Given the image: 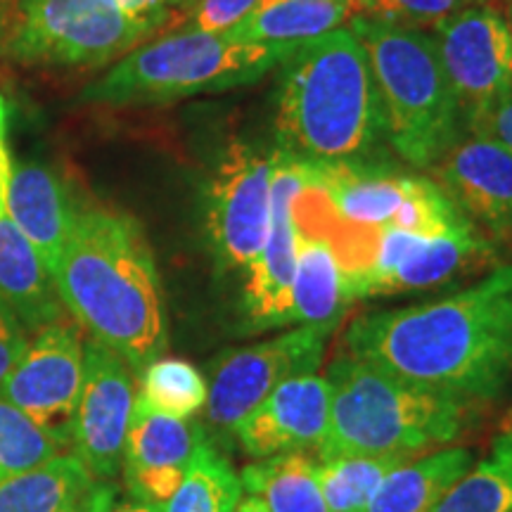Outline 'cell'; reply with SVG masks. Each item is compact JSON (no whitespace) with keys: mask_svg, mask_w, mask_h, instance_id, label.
<instances>
[{"mask_svg":"<svg viewBox=\"0 0 512 512\" xmlns=\"http://www.w3.org/2000/svg\"><path fill=\"white\" fill-rule=\"evenodd\" d=\"M505 432H512V413H510V418H508V422H505Z\"/></svg>","mask_w":512,"mask_h":512,"instance_id":"cell-38","label":"cell"},{"mask_svg":"<svg viewBox=\"0 0 512 512\" xmlns=\"http://www.w3.org/2000/svg\"><path fill=\"white\" fill-rule=\"evenodd\" d=\"M121 10L138 19L166 24L171 19V0H112Z\"/></svg>","mask_w":512,"mask_h":512,"instance_id":"cell-32","label":"cell"},{"mask_svg":"<svg viewBox=\"0 0 512 512\" xmlns=\"http://www.w3.org/2000/svg\"><path fill=\"white\" fill-rule=\"evenodd\" d=\"M354 17L413 31H434L472 0H351Z\"/></svg>","mask_w":512,"mask_h":512,"instance_id":"cell-29","label":"cell"},{"mask_svg":"<svg viewBox=\"0 0 512 512\" xmlns=\"http://www.w3.org/2000/svg\"><path fill=\"white\" fill-rule=\"evenodd\" d=\"M472 3H494V0H472Z\"/></svg>","mask_w":512,"mask_h":512,"instance_id":"cell-40","label":"cell"},{"mask_svg":"<svg viewBox=\"0 0 512 512\" xmlns=\"http://www.w3.org/2000/svg\"><path fill=\"white\" fill-rule=\"evenodd\" d=\"M465 133L512 88V31L496 3H470L432 31Z\"/></svg>","mask_w":512,"mask_h":512,"instance_id":"cell-10","label":"cell"},{"mask_svg":"<svg viewBox=\"0 0 512 512\" xmlns=\"http://www.w3.org/2000/svg\"><path fill=\"white\" fill-rule=\"evenodd\" d=\"M10 159H8V150H5V110H3V100H0V190L8 188V178H10Z\"/></svg>","mask_w":512,"mask_h":512,"instance_id":"cell-33","label":"cell"},{"mask_svg":"<svg viewBox=\"0 0 512 512\" xmlns=\"http://www.w3.org/2000/svg\"><path fill=\"white\" fill-rule=\"evenodd\" d=\"M292 50L245 43L230 34L176 29L117 60L110 72L83 88L81 102L169 105L195 95L223 93L261 81Z\"/></svg>","mask_w":512,"mask_h":512,"instance_id":"cell-6","label":"cell"},{"mask_svg":"<svg viewBox=\"0 0 512 512\" xmlns=\"http://www.w3.org/2000/svg\"><path fill=\"white\" fill-rule=\"evenodd\" d=\"M351 17V0H261L259 8L228 34L245 43L297 48L339 29Z\"/></svg>","mask_w":512,"mask_h":512,"instance_id":"cell-22","label":"cell"},{"mask_svg":"<svg viewBox=\"0 0 512 512\" xmlns=\"http://www.w3.org/2000/svg\"><path fill=\"white\" fill-rule=\"evenodd\" d=\"M344 351L467 406L494 403L512 384V266L432 302L358 316Z\"/></svg>","mask_w":512,"mask_h":512,"instance_id":"cell-1","label":"cell"},{"mask_svg":"<svg viewBox=\"0 0 512 512\" xmlns=\"http://www.w3.org/2000/svg\"><path fill=\"white\" fill-rule=\"evenodd\" d=\"M439 185L491 238L512 242V152L482 133H463L439 159Z\"/></svg>","mask_w":512,"mask_h":512,"instance_id":"cell-15","label":"cell"},{"mask_svg":"<svg viewBox=\"0 0 512 512\" xmlns=\"http://www.w3.org/2000/svg\"><path fill=\"white\" fill-rule=\"evenodd\" d=\"M107 512H162L159 505H150V503H143V501H124V503H112Z\"/></svg>","mask_w":512,"mask_h":512,"instance_id":"cell-34","label":"cell"},{"mask_svg":"<svg viewBox=\"0 0 512 512\" xmlns=\"http://www.w3.org/2000/svg\"><path fill=\"white\" fill-rule=\"evenodd\" d=\"M190 0H171V5H188Z\"/></svg>","mask_w":512,"mask_h":512,"instance_id":"cell-39","label":"cell"},{"mask_svg":"<svg viewBox=\"0 0 512 512\" xmlns=\"http://www.w3.org/2000/svg\"><path fill=\"white\" fill-rule=\"evenodd\" d=\"M207 380L183 358H155L143 368L136 399L152 411L190 420L207 406Z\"/></svg>","mask_w":512,"mask_h":512,"instance_id":"cell-27","label":"cell"},{"mask_svg":"<svg viewBox=\"0 0 512 512\" xmlns=\"http://www.w3.org/2000/svg\"><path fill=\"white\" fill-rule=\"evenodd\" d=\"M349 29L373 69L387 143L415 169H434L465 133L434 38L363 17Z\"/></svg>","mask_w":512,"mask_h":512,"instance_id":"cell-5","label":"cell"},{"mask_svg":"<svg viewBox=\"0 0 512 512\" xmlns=\"http://www.w3.org/2000/svg\"><path fill=\"white\" fill-rule=\"evenodd\" d=\"M489 259L491 245L477 226L439 235V238L415 235L392 271L373 287L370 297H392V294L444 285Z\"/></svg>","mask_w":512,"mask_h":512,"instance_id":"cell-20","label":"cell"},{"mask_svg":"<svg viewBox=\"0 0 512 512\" xmlns=\"http://www.w3.org/2000/svg\"><path fill=\"white\" fill-rule=\"evenodd\" d=\"M114 501L117 486L64 453L0 482V512H107Z\"/></svg>","mask_w":512,"mask_h":512,"instance_id":"cell-18","label":"cell"},{"mask_svg":"<svg viewBox=\"0 0 512 512\" xmlns=\"http://www.w3.org/2000/svg\"><path fill=\"white\" fill-rule=\"evenodd\" d=\"M328 377L306 373L280 384L233 430L247 456L266 460L287 453L318 451L328 432Z\"/></svg>","mask_w":512,"mask_h":512,"instance_id":"cell-14","label":"cell"},{"mask_svg":"<svg viewBox=\"0 0 512 512\" xmlns=\"http://www.w3.org/2000/svg\"><path fill=\"white\" fill-rule=\"evenodd\" d=\"M235 512H271L266 508V503L261 501L259 496H254V494H247L245 498H240V503H238V510Z\"/></svg>","mask_w":512,"mask_h":512,"instance_id":"cell-35","label":"cell"},{"mask_svg":"<svg viewBox=\"0 0 512 512\" xmlns=\"http://www.w3.org/2000/svg\"><path fill=\"white\" fill-rule=\"evenodd\" d=\"M330 325H297L264 342L228 349L211 368L207 418L233 434L240 420L292 377L316 373L323 363Z\"/></svg>","mask_w":512,"mask_h":512,"instance_id":"cell-9","label":"cell"},{"mask_svg":"<svg viewBox=\"0 0 512 512\" xmlns=\"http://www.w3.org/2000/svg\"><path fill=\"white\" fill-rule=\"evenodd\" d=\"M472 465L475 453L465 446H444L403 460L375 491L366 512H430Z\"/></svg>","mask_w":512,"mask_h":512,"instance_id":"cell-21","label":"cell"},{"mask_svg":"<svg viewBox=\"0 0 512 512\" xmlns=\"http://www.w3.org/2000/svg\"><path fill=\"white\" fill-rule=\"evenodd\" d=\"M86 344L76 325L55 320L36 332L15 368L5 377L0 396L38 425L69 441L76 401L83 384Z\"/></svg>","mask_w":512,"mask_h":512,"instance_id":"cell-13","label":"cell"},{"mask_svg":"<svg viewBox=\"0 0 512 512\" xmlns=\"http://www.w3.org/2000/svg\"><path fill=\"white\" fill-rule=\"evenodd\" d=\"M275 140L311 162L366 159L384 136L368 55L349 27L299 43L278 64Z\"/></svg>","mask_w":512,"mask_h":512,"instance_id":"cell-3","label":"cell"},{"mask_svg":"<svg viewBox=\"0 0 512 512\" xmlns=\"http://www.w3.org/2000/svg\"><path fill=\"white\" fill-rule=\"evenodd\" d=\"M27 330L19 325L8 306L0 302V387H3L5 377L15 368L19 356L27 349Z\"/></svg>","mask_w":512,"mask_h":512,"instance_id":"cell-31","label":"cell"},{"mask_svg":"<svg viewBox=\"0 0 512 512\" xmlns=\"http://www.w3.org/2000/svg\"><path fill=\"white\" fill-rule=\"evenodd\" d=\"M273 152L233 138L204 190V235L216 266L247 271L271 228Z\"/></svg>","mask_w":512,"mask_h":512,"instance_id":"cell-8","label":"cell"},{"mask_svg":"<svg viewBox=\"0 0 512 512\" xmlns=\"http://www.w3.org/2000/svg\"><path fill=\"white\" fill-rule=\"evenodd\" d=\"M76 211L60 176L46 164L22 162L10 166L5 188V214L22 230L50 275L55 273L62 249L67 245Z\"/></svg>","mask_w":512,"mask_h":512,"instance_id":"cell-17","label":"cell"},{"mask_svg":"<svg viewBox=\"0 0 512 512\" xmlns=\"http://www.w3.org/2000/svg\"><path fill=\"white\" fill-rule=\"evenodd\" d=\"M0 3H3V0H0ZM0 34H3V19H0Z\"/></svg>","mask_w":512,"mask_h":512,"instance_id":"cell-41","label":"cell"},{"mask_svg":"<svg viewBox=\"0 0 512 512\" xmlns=\"http://www.w3.org/2000/svg\"><path fill=\"white\" fill-rule=\"evenodd\" d=\"M242 489L259 496L271 512H328L316 463L304 453H287L247 465Z\"/></svg>","mask_w":512,"mask_h":512,"instance_id":"cell-24","label":"cell"},{"mask_svg":"<svg viewBox=\"0 0 512 512\" xmlns=\"http://www.w3.org/2000/svg\"><path fill=\"white\" fill-rule=\"evenodd\" d=\"M261 0H190L176 29H195L207 34H228L240 27Z\"/></svg>","mask_w":512,"mask_h":512,"instance_id":"cell-30","label":"cell"},{"mask_svg":"<svg viewBox=\"0 0 512 512\" xmlns=\"http://www.w3.org/2000/svg\"><path fill=\"white\" fill-rule=\"evenodd\" d=\"M271 183V228L261 252L247 266L242 287L245 332L290 325L292 287L297 273V226L292 202L306 185V162L275 147Z\"/></svg>","mask_w":512,"mask_h":512,"instance_id":"cell-11","label":"cell"},{"mask_svg":"<svg viewBox=\"0 0 512 512\" xmlns=\"http://www.w3.org/2000/svg\"><path fill=\"white\" fill-rule=\"evenodd\" d=\"M204 439L207 432L200 422L157 413L136 399L121 456L128 494L162 508L181 486L192 453Z\"/></svg>","mask_w":512,"mask_h":512,"instance_id":"cell-16","label":"cell"},{"mask_svg":"<svg viewBox=\"0 0 512 512\" xmlns=\"http://www.w3.org/2000/svg\"><path fill=\"white\" fill-rule=\"evenodd\" d=\"M67 446V439L0 396V482L62 456Z\"/></svg>","mask_w":512,"mask_h":512,"instance_id":"cell-28","label":"cell"},{"mask_svg":"<svg viewBox=\"0 0 512 512\" xmlns=\"http://www.w3.org/2000/svg\"><path fill=\"white\" fill-rule=\"evenodd\" d=\"M430 512H512V432H503Z\"/></svg>","mask_w":512,"mask_h":512,"instance_id":"cell-25","label":"cell"},{"mask_svg":"<svg viewBox=\"0 0 512 512\" xmlns=\"http://www.w3.org/2000/svg\"><path fill=\"white\" fill-rule=\"evenodd\" d=\"M136 406L133 370L102 344H86L83 384L69 430L72 456L98 479L112 482L121 470L128 425Z\"/></svg>","mask_w":512,"mask_h":512,"instance_id":"cell-12","label":"cell"},{"mask_svg":"<svg viewBox=\"0 0 512 512\" xmlns=\"http://www.w3.org/2000/svg\"><path fill=\"white\" fill-rule=\"evenodd\" d=\"M162 27L128 15L112 0H17L0 38L5 53L24 64L102 67Z\"/></svg>","mask_w":512,"mask_h":512,"instance_id":"cell-7","label":"cell"},{"mask_svg":"<svg viewBox=\"0 0 512 512\" xmlns=\"http://www.w3.org/2000/svg\"><path fill=\"white\" fill-rule=\"evenodd\" d=\"M330 420L318 460L418 456L467 430L479 408L430 392L342 351L328 368Z\"/></svg>","mask_w":512,"mask_h":512,"instance_id":"cell-4","label":"cell"},{"mask_svg":"<svg viewBox=\"0 0 512 512\" xmlns=\"http://www.w3.org/2000/svg\"><path fill=\"white\" fill-rule=\"evenodd\" d=\"M57 294L95 342L131 370L166 349V313L155 254L128 214L79 209L53 273Z\"/></svg>","mask_w":512,"mask_h":512,"instance_id":"cell-2","label":"cell"},{"mask_svg":"<svg viewBox=\"0 0 512 512\" xmlns=\"http://www.w3.org/2000/svg\"><path fill=\"white\" fill-rule=\"evenodd\" d=\"M240 498V475L207 437L195 448L181 486L162 505V512H235Z\"/></svg>","mask_w":512,"mask_h":512,"instance_id":"cell-26","label":"cell"},{"mask_svg":"<svg viewBox=\"0 0 512 512\" xmlns=\"http://www.w3.org/2000/svg\"><path fill=\"white\" fill-rule=\"evenodd\" d=\"M347 306L342 271L332 245L316 233H304L297 228V273L292 287L290 325L335 328Z\"/></svg>","mask_w":512,"mask_h":512,"instance_id":"cell-23","label":"cell"},{"mask_svg":"<svg viewBox=\"0 0 512 512\" xmlns=\"http://www.w3.org/2000/svg\"><path fill=\"white\" fill-rule=\"evenodd\" d=\"M0 302L27 332H41L62 318L53 275L5 211L0 214Z\"/></svg>","mask_w":512,"mask_h":512,"instance_id":"cell-19","label":"cell"},{"mask_svg":"<svg viewBox=\"0 0 512 512\" xmlns=\"http://www.w3.org/2000/svg\"><path fill=\"white\" fill-rule=\"evenodd\" d=\"M505 17H508V24H510V31H512V0L508 3V12H505Z\"/></svg>","mask_w":512,"mask_h":512,"instance_id":"cell-36","label":"cell"},{"mask_svg":"<svg viewBox=\"0 0 512 512\" xmlns=\"http://www.w3.org/2000/svg\"><path fill=\"white\" fill-rule=\"evenodd\" d=\"M5 211V190H0V214Z\"/></svg>","mask_w":512,"mask_h":512,"instance_id":"cell-37","label":"cell"}]
</instances>
